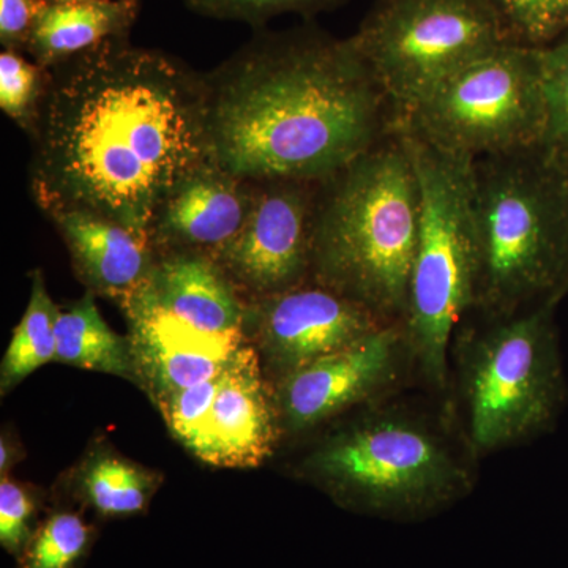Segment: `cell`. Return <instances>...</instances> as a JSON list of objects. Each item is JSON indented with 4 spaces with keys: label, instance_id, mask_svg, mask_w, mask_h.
<instances>
[{
    "label": "cell",
    "instance_id": "cell-14",
    "mask_svg": "<svg viewBox=\"0 0 568 568\" xmlns=\"http://www.w3.org/2000/svg\"><path fill=\"white\" fill-rule=\"evenodd\" d=\"M138 375L156 398L215 376L245 345L244 332L211 334L164 312L136 291L123 302Z\"/></svg>",
    "mask_w": 568,
    "mask_h": 568
},
{
    "label": "cell",
    "instance_id": "cell-1",
    "mask_svg": "<svg viewBox=\"0 0 568 568\" xmlns=\"http://www.w3.org/2000/svg\"><path fill=\"white\" fill-rule=\"evenodd\" d=\"M41 211H84L151 237L175 186L213 162L204 74L126 39L48 70L32 132Z\"/></svg>",
    "mask_w": 568,
    "mask_h": 568
},
{
    "label": "cell",
    "instance_id": "cell-8",
    "mask_svg": "<svg viewBox=\"0 0 568 568\" xmlns=\"http://www.w3.org/2000/svg\"><path fill=\"white\" fill-rule=\"evenodd\" d=\"M545 118L540 48L506 43L437 85L396 129L476 160L538 148Z\"/></svg>",
    "mask_w": 568,
    "mask_h": 568
},
{
    "label": "cell",
    "instance_id": "cell-22",
    "mask_svg": "<svg viewBox=\"0 0 568 568\" xmlns=\"http://www.w3.org/2000/svg\"><path fill=\"white\" fill-rule=\"evenodd\" d=\"M540 54L547 118L538 149L568 175V31Z\"/></svg>",
    "mask_w": 568,
    "mask_h": 568
},
{
    "label": "cell",
    "instance_id": "cell-21",
    "mask_svg": "<svg viewBox=\"0 0 568 568\" xmlns=\"http://www.w3.org/2000/svg\"><path fill=\"white\" fill-rule=\"evenodd\" d=\"M84 495L103 517H130L148 507L153 478L148 470L122 458L102 457L84 474Z\"/></svg>",
    "mask_w": 568,
    "mask_h": 568
},
{
    "label": "cell",
    "instance_id": "cell-16",
    "mask_svg": "<svg viewBox=\"0 0 568 568\" xmlns=\"http://www.w3.org/2000/svg\"><path fill=\"white\" fill-rule=\"evenodd\" d=\"M51 216L81 278L91 293L129 301L155 265L149 235L84 211H52Z\"/></svg>",
    "mask_w": 568,
    "mask_h": 568
},
{
    "label": "cell",
    "instance_id": "cell-24",
    "mask_svg": "<svg viewBox=\"0 0 568 568\" xmlns=\"http://www.w3.org/2000/svg\"><path fill=\"white\" fill-rule=\"evenodd\" d=\"M508 43L545 48L568 31V0H488Z\"/></svg>",
    "mask_w": 568,
    "mask_h": 568
},
{
    "label": "cell",
    "instance_id": "cell-20",
    "mask_svg": "<svg viewBox=\"0 0 568 568\" xmlns=\"http://www.w3.org/2000/svg\"><path fill=\"white\" fill-rule=\"evenodd\" d=\"M31 298L14 328L0 368L2 394L17 387L40 366L55 361V323L61 310L52 302L43 274L33 272Z\"/></svg>",
    "mask_w": 568,
    "mask_h": 568
},
{
    "label": "cell",
    "instance_id": "cell-17",
    "mask_svg": "<svg viewBox=\"0 0 568 568\" xmlns=\"http://www.w3.org/2000/svg\"><path fill=\"white\" fill-rule=\"evenodd\" d=\"M138 291L164 312L201 331L244 332L246 308L222 265L207 254L164 253Z\"/></svg>",
    "mask_w": 568,
    "mask_h": 568
},
{
    "label": "cell",
    "instance_id": "cell-27",
    "mask_svg": "<svg viewBox=\"0 0 568 568\" xmlns=\"http://www.w3.org/2000/svg\"><path fill=\"white\" fill-rule=\"evenodd\" d=\"M37 504L24 487L10 478L0 484V544L10 555L20 556L36 532Z\"/></svg>",
    "mask_w": 568,
    "mask_h": 568
},
{
    "label": "cell",
    "instance_id": "cell-13",
    "mask_svg": "<svg viewBox=\"0 0 568 568\" xmlns=\"http://www.w3.org/2000/svg\"><path fill=\"white\" fill-rule=\"evenodd\" d=\"M252 316L261 349L280 379L388 325L313 282L264 297Z\"/></svg>",
    "mask_w": 568,
    "mask_h": 568
},
{
    "label": "cell",
    "instance_id": "cell-10",
    "mask_svg": "<svg viewBox=\"0 0 568 568\" xmlns=\"http://www.w3.org/2000/svg\"><path fill=\"white\" fill-rule=\"evenodd\" d=\"M175 439L213 466L254 467L274 452L278 407L244 345L211 379L156 398Z\"/></svg>",
    "mask_w": 568,
    "mask_h": 568
},
{
    "label": "cell",
    "instance_id": "cell-29",
    "mask_svg": "<svg viewBox=\"0 0 568 568\" xmlns=\"http://www.w3.org/2000/svg\"><path fill=\"white\" fill-rule=\"evenodd\" d=\"M11 462V452L10 446L7 444L6 439H2V444H0V469L3 470L9 469Z\"/></svg>",
    "mask_w": 568,
    "mask_h": 568
},
{
    "label": "cell",
    "instance_id": "cell-3",
    "mask_svg": "<svg viewBox=\"0 0 568 568\" xmlns=\"http://www.w3.org/2000/svg\"><path fill=\"white\" fill-rule=\"evenodd\" d=\"M420 185L402 133L321 182L312 275L384 324H402L420 227Z\"/></svg>",
    "mask_w": 568,
    "mask_h": 568
},
{
    "label": "cell",
    "instance_id": "cell-9",
    "mask_svg": "<svg viewBox=\"0 0 568 568\" xmlns=\"http://www.w3.org/2000/svg\"><path fill=\"white\" fill-rule=\"evenodd\" d=\"M351 40L396 119L508 43L488 0H379Z\"/></svg>",
    "mask_w": 568,
    "mask_h": 568
},
{
    "label": "cell",
    "instance_id": "cell-18",
    "mask_svg": "<svg viewBox=\"0 0 568 568\" xmlns=\"http://www.w3.org/2000/svg\"><path fill=\"white\" fill-rule=\"evenodd\" d=\"M138 10V0L48 2L36 22L26 51L44 70L54 69L108 41L126 39Z\"/></svg>",
    "mask_w": 568,
    "mask_h": 568
},
{
    "label": "cell",
    "instance_id": "cell-23",
    "mask_svg": "<svg viewBox=\"0 0 568 568\" xmlns=\"http://www.w3.org/2000/svg\"><path fill=\"white\" fill-rule=\"evenodd\" d=\"M91 544V526L80 515L58 511L33 532L17 568H80Z\"/></svg>",
    "mask_w": 568,
    "mask_h": 568
},
{
    "label": "cell",
    "instance_id": "cell-6",
    "mask_svg": "<svg viewBox=\"0 0 568 568\" xmlns=\"http://www.w3.org/2000/svg\"><path fill=\"white\" fill-rule=\"evenodd\" d=\"M547 298L457 328L462 433L474 457L519 446L555 428L567 405L556 308Z\"/></svg>",
    "mask_w": 568,
    "mask_h": 568
},
{
    "label": "cell",
    "instance_id": "cell-2",
    "mask_svg": "<svg viewBox=\"0 0 568 568\" xmlns=\"http://www.w3.org/2000/svg\"><path fill=\"white\" fill-rule=\"evenodd\" d=\"M204 80L213 162L250 182H323L398 122L351 37L317 29L256 37Z\"/></svg>",
    "mask_w": 568,
    "mask_h": 568
},
{
    "label": "cell",
    "instance_id": "cell-25",
    "mask_svg": "<svg viewBox=\"0 0 568 568\" xmlns=\"http://www.w3.org/2000/svg\"><path fill=\"white\" fill-rule=\"evenodd\" d=\"M48 70L26 61L17 51L0 54V108L11 121L31 133L39 118Z\"/></svg>",
    "mask_w": 568,
    "mask_h": 568
},
{
    "label": "cell",
    "instance_id": "cell-4",
    "mask_svg": "<svg viewBox=\"0 0 568 568\" xmlns=\"http://www.w3.org/2000/svg\"><path fill=\"white\" fill-rule=\"evenodd\" d=\"M476 293L469 315L556 298L568 268V175L538 148L473 160Z\"/></svg>",
    "mask_w": 568,
    "mask_h": 568
},
{
    "label": "cell",
    "instance_id": "cell-26",
    "mask_svg": "<svg viewBox=\"0 0 568 568\" xmlns=\"http://www.w3.org/2000/svg\"><path fill=\"white\" fill-rule=\"evenodd\" d=\"M190 9L219 20L263 24L280 14L297 13L305 18L334 10L347 0H183Z\"/></svg>",
    "mask_w": 568,
    "mask_h": 568
},
{
    "label": "cell",
    "instance_id": "cell-31",
    "mask_svg": "<svg viewBox=\"0 0 568 568\" xmlns=\"http://www.w3.org/2000/svg\"><path fill=\"white\" fill-rule=\"evenodd\" d=\"M51 3H81V2H100V0H48Z\"/></svg>",
    "mask_w": 568,
    "mask_h": 568
},
{
    "label": "cell",
    "instance_id": "cell-7",
    "mask_svg": "<svg viewBox=\"0 0 568 568\" xmlns=\"http://www.w3.org/2000/svg\"><path fill=\"white\" fill-rule=\"evenodd\" d=\"M398 130L420 185V227L402 328L410 362L436 390L448 384V354L476 293L473 159Z\"/></svg>",
    "mask_w": 568,
    "mask_h": 568
},
{
    "label": "cell",
    "instance_id": "cell-15",
    "mask_svg": "<svg viewBox=\"0 0 568 568\" xmlns=\"http://www.w3.org/2000/svg\"><path fill=\"white\" fill-rule=\"evenodd\" d=\"M254 182L205 163L168 194L151 224L152 244L164 253L207 254L215 260L244 230Z\"/></svg>",
    "mask_w": 568,
    "mask_h": 568
},
{
    "label": "cell",
    "instance_id": "cell-28",
    "mask_svg": "<svg viewBox=\"0 0 568 568\" xmlns=\"http://www.w3.org/2000/svg\"><path fill=\"white\" fill-rule=\"evenodd\" d=\"M48 0H0V43L3 51L28 50L29 40Z\"/></svg>",
    "mask_w": 568,
    "mask_h": 568
},
{
    "label": "cell",
    "instance_id": "cell-12",
    "mask_svg": "<svg viewBox=\"0 0 568 568\" xmlns=\"http://www.w3.org/2000/svg\"><path fill=\"white\" fill-rule=\"evenodd\" d=\"M413 368L402 324H388L282 377L280 420L291 432L313 428L343 410L394 392Z\"/></svg>",
    "mask_w": 568,
    "mask_h": 568
},
{
    "label": "cell",
    "instance_id": "cell-11",
    "mask_svg": "<svg viewBox=\"0 0 568 568\" xmlns=\"http://www.w3.org/2000/svg\"><path fill=\"white\" fill-rule=\"evenodd\" d=\"M321 182H254L244 230L216 263L231 282L268 297L310 282Z\"/></svg>",
    "mask_w": 568,
    "mask_h": 568
},
{
    "label": "cell",
    "instance_id": "cell-19",
    "mask_svg": "<svg viewBox=\"0 0 568 568\" xmlns=\"http://www.w3.org/2000/svg\"><path fill=\"white\" fill-rule=\"evenodd\" d=\"M55 361L77 368L138 379L130 339L115 334L103 320L93 293L59 312L55 323Z\"/></svg>",
    "mask_w": 568,
    "mask_h": 568
},
{
    "label": "cell",
    "instance_id": "cell-5",
    "mask_svg": "<svg viewBox=\"0 0 568 568\" xmlns=\"http://www.w3.org/2000/svg\"><path fill=\"white\" fill-rule=\"evenodd\" d=\"M474 462L462 433L422 410L386 403L331 437L306 469L357 510L418 521L473 491Z\"/></svg>",
    "mask_w": 568,
    "mask_h": 568
},
{
    "label": "cell",
    "instance_id": "cell-30",
    "mask_svg": "<svg viewBox=\"0 0 568 568\" xmlns=\"http://www.w3.org/2000/svg\"><path fill=\"white\" fill-rule=\"evenodd\" d=\"M566 295H568V268H567L566 276H564V282H562V284H560V290H559L560 301H562V298L566 297Z\"/></svg>",
    "mask_w": 568,
    "mask_h": 568
}]
</instances>
